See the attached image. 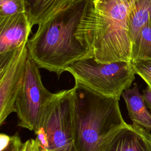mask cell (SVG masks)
<instances>
[{"mask_svg": "<svg viewBox=\"0 0 151 151\" xmlns=\"http://www.w3.org/2000/svg\"><path fill=\"white\" fill-rule=\"evenodd\" d=\"M66 71L73 75L75 82L103 96L117 99L131 86L135 78L131 61L102 63L94 57L75 62Z\"/></svg>", "mask_w": 151, "mask_h": 151, "instance_id": "cell-4", "label": "cell"}, {"mask_svg": "<svg viewBox=\"0 0 151 151\" xmlns=\"http://www.w3.org/2000/svg\"><path fill=\"white\" fill-rule=\"evenodd\" d=\"M43 85L39 67L29 56L21 91L15 103L18 126L38 132L45 111L55 97Z\"/></svg>", "mask_w": 151, "mask_h": 151, "instance_id": "cell-6", "label": "cell"}, {"mask_svg": "<svg viewBox=\"0 0 151 151\" xmlns=\"http://www.w3.org/2000/svg\"><path fill=\"white\" fill-rule=\"evenodd\" d=\"M72 90L76 151H98L107 136L126 123L119 99L103 96L77 82Z\"/></svg>", "mask_w": 151, "mask_h": 151, "instance_id": "cell-3", "label": "cell"}, {"mask_svg": "<svg viewBox=\"0 0 151 151\" xmlns=\"http://www.w3.org/2000/svg\"><path fill=\"white\" fill-rule=\"evenodd\" d=\"M98 151H151V133L140 126L126 123L107 136Z\"/></svg>", "mask_w": 151, "mask_h": 151, "instance_id": "cell-9", "label": "cell"}, {"mask_svg": "<svg viewBox=\"0 0 151 151\" xmlns=\"http://www.w3.org/2000/svg\"><path fill=\"white\" fill-rule=\"evenodd\" d=\"M31 28L25 12L0 18V65L20 47L27 44Z\"/></svg>", "mask_w": 151, "mask_h": 151, "instance_id": "cell-8", "label": "cell"}, {"mask_svg": "<svg viewBox=\"0 0 151 151\" xmlns=\"http://www.w3.org/2000/svg\"><path fill=\"white\" fill-rule=\"evenodd\" d=\"M150 17L151 0H136L129 15V35L132 44Z\"/></svg>", "mask_w": 151, "mask_h": 151, "instance_id": "cell-12", "label": "cell"}, {"mask_svg": "<svg viewBox=\"0 0 151 151\" xmlns=\"http://www.w3.org/2000/svg\"><path fill=\"white\" fill-rule=\"evenodd\" d=\"M135 74L139 75L151 88V60L131 61Z\"/></svg>", "mask_w": 151, "mask_h": 151, "instance_id": "cell-16", "label": "cell"}, {"mask_svg": "<svg viewBox=\"0 0 151 151\" xmlns=\"http://www.w3.org/2000/svg\"><path fill=\"white\" fill-rule=\"evenodd\" d=\"M25 12V0H0V18Z\"/></svg>", "mask_w": 151, "mask_h": 151, "instance_id": "cell-14", "label": "cell"}, {"mask_svg": "<svg viewBox=\"0 0 151 151\" xmlns=\"http://www.w3.org/2000/svg\"><path fill=\"white\" fill-rule=\"evenodd\" d=\"M142 95L147 108H149L151 111V88L148 86L146 89L143 91Z\"/></svg>", "mask_w": 151, "mask_h": 151, "instance_id": "cell-18", "label": "cell"}, {"mask_svg": "<svg viewBox=\"0 0 151 151\" xmlns=\"http://www.w3.org/2000/svg\"><path fill=\"white\" fill-rule=\"evenodd\" d=\"M136 0H91L76 36L99 63L131 61L129 15Z\"/></svg>", "mask_w": 151, "mask_h": 151, "instance_id": "cell-2", "label": "cell"}, {"mask_svg": "<svg viewBox=\"0 0 151 151\" xmlns=\"http://www.w3.org/2000/svg\"><path fill=\"white\" fill-rule=\"evenodd\" d=\"M1 151H22L24 143H22L18 134L8 136L1 133L0 135Z\"/></svg>", "mask_w": 151, "mask_h": 151, "instance_id": "cell-15", "label": "cell"}, {"mask_svg": "<svg viewBox=\"0 0 151 151\" xmlns=\"http://www.w3.org/2000/svg\"><path fill=\"white\" fill-rule=\"evenodd\" d=\"M74 2H76V1H81V0H73Z\"/></svg>", "mask_w": 151, "mask_h": 151, "instance_id": "cell-19", "label": "cell"}, {"mask_svg": "<svg viewBox=\"0 0 151 151\" xmlns=\"http://www.w3.org/2000/svg\"><path fill=\"white\" fill-rule=\"evenodd\" d=\"M25 13L31 27L39 25L61 10L70 6L73 0H25Z\"/></svg>", "mask_w": 151, "mask_h": 151, "instance_id": "cell-11", "label": "cell"}, {"mask_svg": "<svg viewBox=\"0 0 151 151\" xmlns=\"http://www.w3.org/2000/svg\"><path fill=\"white\" fill-rule=\"evenodd\" d=\"M28 57L27 44L22 45L0 65V124L15 112V103L22 88Z\"/></svg>", "mask_w": 151, "mask_h": 151, "instance_id": "cell-7", "label": "cell"}, {"mask_svg": "<svg viewBox=\"0 0 151 151\" xmlns=\"http://www.w3.org/2000/svg\"><path fill=\"white\" fill-rule=\"evenodd\" d=\"M35 134L46 151H76L72 88L55 93Z\"/></svg>", "mask_w": 151, "mask_h": 151, "instance_id": "cell-5", "label": "cell"}, {"mask_svg": "<svg viewBox=\"0 0 151 151\" xmlns=\"http://www.w3.org/2000/svg\"><path fill=\"white\" fill-rule=\"evenodd\" d=\"M90 1L74 2L38 25L27 46L29 57L39 68L55 73L59 77L75 62L93 57V51L76 36Z\"/></svg>", "mask_w": 151, "mask_h": 151, "instance_id": "cell-1", "label": "cell"}, {"mask_svg": "<svg viewBox=\"0 0 151 151\" xmlns=\"http://www.w3.org/2000/svg\"><path fill=\"white\" fill-rule=\"evenodd\" d=\"M151 60V17L132 46L131 61Z\"/></svg>", "mask_w": 151, "mask_h": 151, "instance_id": "cell-13", "label": "cell"}, {"mask_svg": "<svg viewBox=\"0 0 151 151\" xmlns=\"http://www.w3.org/2000/svg\"><path fill=\"white\" fill-rule=\"evenodd\" d=\"M133 124L151 130V114L137 84L132 88L126 89L122 94Z\"/></svg>", "mask_w": 151, "mask_h": 151, "instance_id": "cell-10", "label": "cell"}, {"mask_svg": "<svg viewBox=\"0 0 151 151\" xmlns=\"http://www.w3.org/2000/svg\"><path fill=\"white\" fill-rule=\"evenodd\" d=\"M22 151H46L35 139H29L24 143Z\"/></svg>", "mask_w": 151, "mask_h": 151, "instance_id": "cell-17", "label": "cell"}]
</instances>
